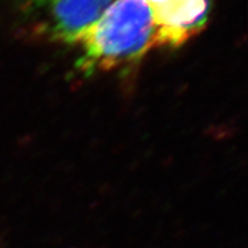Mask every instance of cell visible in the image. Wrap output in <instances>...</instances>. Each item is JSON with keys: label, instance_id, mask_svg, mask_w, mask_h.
I'll return each mask as SVG.
<instances>
[{"label": "cell", "instance_id": "cell-1", "mask_svg": "<svg viewBox=\"0 0 248 248\" xmlns=\"http://www.w3.org/2000/svg\"><path fill=\"white\" fill-rule=\"evenodd\" d=\"M77 68L85 75L134 64L156 45L146 0H115L79 43Z\"/></svg>", "mask_w": 248, "mask_h": 248}, {"label": "cell", "instance_id": "cell-2", "mask_svg": "<svg viewBox=\"0 0 248 248\" xmlns=\"http://www.w3.org/2000/svg\"><path fill=\"white\" fill-rule=\"evenodd\" d=\"M37 28L51 42L79 44L115 0H29Z\"/></svg>", "mask_w": 248, "mask_h": 248}, {"label": "cell", "instance_id": "cell-3", "mask_svg": "<svg viewBox=\"0 0 248 248\" xmlns=\"http://www.w3.org/2000/svg\"><path fill=\"white\" fill-rule=\"evenodd\" d=\"M156 31V45L180 46L203 30L210 0H146Z\"/></svg>", "mask_w": 248, "mask_h": 248}]
</instances>
